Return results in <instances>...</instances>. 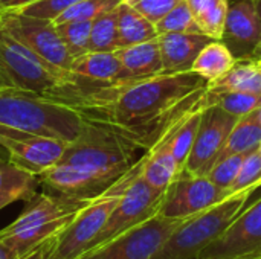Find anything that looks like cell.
<instances>
[{"label":"cell","mask_w":261,"mask_h":259,"mask_svg":"<svg viewBox=\"0 0 261 259\" xmlns=\"http://www.w3.org/2000/svg\"><path fill=\"white\" fill-rule=\"evenodd\" d=\"M144 154L145 150L115 125L86 116L76 139L38 180L47 192L90 200L116 183Z\"/></svg>","instance_id":"6da1fadb"},{"label":"cell","mask_w":261,"mask_h":259,"mask_svg":"<svg viewBox=\"0 0 261 259\" xmlns=\"http://www.w3.org/2000/svg\"><path fill=\"white\" fill-rule=\"evenodd\" d=\"M0 66L12 85L69 105L86 113L98 92L73 73L63 72L46 63L35 52L15 40L0 24Z\"/></svg>","instance_id":"7a4b0ae2"},{"label":"cell","mask_w":261,"mask_h":259,"mask_svg":"<svg viewBox=\"0 0 261 259\" xmlns=\"http://www.w3.org/2000/svg\"><path fill=\"white\" fill-rule=\"evenodd\" d=\"M84 119L73 105L15 87L0 90V125L69 143L80 134Z\"/></svg>","instance_id":"3957f363"},{"label":"cell","mask_w":261,"mask_h":259,"mask_svg":"<svg viewBox=\"0 0 261 259\" xmlns=\"http://www.w3.org/2000/svg\"><path fill=\"white\" fill-rule=\"evenodd\" d=\"M87 202L47 191L35 194L18 218L0 231V241L21 256L60 234Z\"/></svg>","instance_id":"277c9868"},{"label":"cell","mask_w":261,"mask_h":259,"mask_svg":"<svg viewBox=\"0 0 261 259\" xmlns=\"http://www.w3.org/2000/svg\"><path fill=\"white\" fill-rule=\"evenodd\" d=\"M255 189L232 194L220 203L188 217L167 238L153 259H197L246 208Z\"/></svg>","instance_id":"5b68a950"},{"label":"cell","mask_w":261,"mask_h":259,"mask_svg":"<svg viewBox=\"0 0 261 259\" xmlns=\"http://www.w3.org/2000/svg\"><path fill=\"white\" fill-rule=\"evenodd\" d=\"M141 159L106 192L90 198L72 221L54 237L46 259H75L87 250L119 203L132 179L141 171Z\"/></svg>","instance_id":"8992f818"},{"label":"cell","mask_w":261,"mask_h":259,"mask_svg":"<svg viewBox=\"0 0 261 259\" xmlns=\"http://www.w3.org/2000/svg\"><path fill=\"white\" fill-rule=\"evenodd\" d=\"M184 220L187 218H168L156 214L75 259H153Z\"/></svg>","instance_id":"52a82bcc"},{"label":"cell","mask_w":261,"mask_h":259,"mask_svg":"<svg viewBox=\"0 0 261 259\" xmlns=\"http://www.w3.org/2000/svg\"><path fill=\"white\" fill-rule=\"evenodd\" d=\"M0 24L46 63L70 73L73 58L66 49L52 20L32 17L17 9H0Z\"/></svg>","instance_id":"ba28073f"},{"label":"cell","mask_w":261,"mask_h":259,"mask_svg":"<svg viewBox=\"0 0 261 259\" xmlns=\"http://www.w3.org/2000/svg\"><path fill=\"white\" fill-rule=\"evenodd\" d=\"M162 197H164V192L150 186L145 182V179L141 176V171H139L132 179L128 186L125 188L119 203L110 214V217H109L107 223L104 224V227L101 229V232L90 243L87 250L102 246L104 243L113 240L115 237L124 234L125 231H128V229L141 224L142 221L148 220L150 217L156 215L159 212Z\"/></svg>","instance_id":"9c48e42d"},{"label":"cell","mask_w":261,"mask_h":259,"mask_svg":"<svg viewBox=\"0 0 261 259\" xmlns=\"http://www.w3.org/2000/svg\"><path fill=\"white\" fill-rule=\"evenodd\" d=\"M239 119L240 118L222 110L220 107H206L202 111L199 130L182 171L191 176H206L223 151Z\"/></svg>","instance_id":"30bf717a"},{"label":"cell","mask_w":261,"mask_h":259,"mask_svg":"<svg viewBox=\"0 0 261 259\" xmlns=\"http://www.w3.org/2000/svg\"><path fill=\"white\" fill-rule=\"evenodd\" d=\"M229 197L228 191L214 185L206 176L179 172L165 189L159 212L168 218H188Z\"/></svg>","instance_id":"8fae6325"},{"label":"cell","mask_w":261,"mask_h":259,"mask_svg":"<svg viewBox=\"0 0 261 259\" xmlns=\"http://www.w3.org/2000/svg\"><path fill=\"white\" fill-rule=\"evenodd\" d=\"M66 142L0 125V151L12 163L40 176L54 166L66 150Z\"/></svg>","instance_id":"7c38bea8"},{"label":"cell","mask_w":261,"mask_h":259,"mask_svg":"<svg viewBox=\"0 0 261 259\" xmlns=\"http://www.w3.org/2000/svg\"><path fill=\"white\" fill-rule=\"evenodd\" d=\"M261 253V198L245 208L197 259H234Z\"/></svg>","instance_id":"4fadbf2b"},{"label":"cell","mask_w":261,"mask_h":259,"mask_svg":"<svg viewBox=\"0 0 261 259\" xmlns=\"http://www.w3.org/2000/svg\"><path fill=\"white\" fill-rule=\"evenodd\" d=\"M261 40V23L254 0H228V14L220 41L234 58L254 60Z\"/></svg>","instance_id":"5bb4252c"},{"label":"cell","mask_w":261,"mask_h":259,"mask_svg":"<svg viewBox=\"0 0 261 259\" xmlns=\"http://www.w3.org/2000/svg\"><path fill=\"white\" fill-rule=\"evenodd\" d=\"M70 73L99 89L135 82L127 76V72L115 50L113 52L89 50L73 58L70 66Z\"/></svg>","instance_id":"9a60e30c"},{"label":"cell","mask_w":261,"mask_h":259,"mask_svg":"<svg viewBox=\"0 0 261 259\" xmlns=\"http://www.w3.org/2000/svg\"><path fill=\"white\" fill-rule=\"evenodd\" d=\"M213 40L205 34L168 32L158 35L159 50L162 56L164 73L188 72L193 67L200 50Z\"/></svg>","instance_id":"2e32d148"},{"label":"cell","mask_w":261,"mask_h":259,"mask_svg":"<svg viewBox=\"0 0 261 259\" xmlns=\"http://www.w3.org/2000/svg\"><path fill=\"white\" fill-rule=\"evenodd\" d=\"M184 121H180L170 131H167L162 136V139L153 148H150L141 159L142 160L141 176L145 179V182L150 186H153L158 191L165 192V189L179 174V166L171 150V136Z\"/></svg>","instance_id":"e0dca14e"},{"label":"cell","mask_w":261,"mask_h":259,"mask_svg":"<svg viewBox=\"0 0 261 259\" xmlns=\"http://www.w3.org/2000/svg\"><path fill=\"white\" fill-rule=\"evenodd\" d=\"M115 52L132 81H141L164 73L158 38L119 47Z\"/></svg>","instance_id":"ac0fdd59"},{"label":"cell","mask_w":261,"mask_h":259,"mask_svg":"<svg viewBox=\"0 0 261 259\" xmlns=\"http://www.w3.org/2000/svg\"><path fill=\"white\" fill-rule=\"evenodd\" d=\"M38 185V176L8 159H0V209L14 202H29Z\"/></svg>","instance_id":"d6986e66"},{"label":"cell","mask_w":261,"mask_h":259,"mask_svg":"<svg viewBox=\"0 0 261 259\" xmlns=\"http://www.w3.org/2000/svg\"><path fill=\"white\" fill-rule=\"evenodd\" d=\"M208 89L216 92H243L261 95V72L255 60H239L220 78L210 82Z\"/></svg>","instance_id":"ffe728a7"},{"label":"cell","mask_w":261,"mask_h":259,"mask_svg":"<svg viewBox=\"0 0 261 259\" xmlns=\"http://www.w3.org/2000/svg\"><path fill=\"white\" fill-rule=\"evenodd\" d=\"M154 23L139 14L128 3L121 2L118 6V43L119 47L133 46L138 43L158 38ZM118 47V49H119Z\"/></svg>","instance_id":"44dd1931"},{"label":"cell","mask_w":261,"mask_h":259,"mask_svg":"<svg viewBox=\"0 0 261 259\" xmlns=\"http://www.w3.org/2000/svg\"><path fill=\"white\" fill-rule=\"evenodd\" d=\"M190 11L194 15L197 26L202 34L211 37L216 41H220L226 14H228V0H185Z\"/></svg>","instance_id":"7402d4cb"},{"label":"cell","mask_w":261,"mask_h":259,"mask_svg":"<svg viewBox=\"0 0 261 259\" xmlns=\"http://www.w3.org/2000/svg\"><path fill=\"white\" fill-rule=\"evenodd\" d=\"M236 61L237 60L234 55L222 41H211L200 50L191 70L199 73L208 82H213L225 75L236 64Z\"/></svg>","instance_id":"603a6c76"},{"label":"cell","mask_w":261,"mask_h":259,"mask_svg":"<svg viewBox=\"0 0 261 259\" xmlns=\"http://www.w3.org/2000/svg\"><path fill=\"white\" fill-rule=\"evenodd\" d=\"M261 142V124L255 118V110L243 118L239 119V122L236 124V127L232 128L226 145L223 148V151L220 153L219 160L232 156V154H248L254 150L258 148Z\"/></svg>","instance_id":"cb8c5ba5"},{"label":"cell","mask_w":261,"mask_h":259,"mask_svg":"<svg viewBox=\"0 0 261 259\" xmlns=\"http://www.w3.org/2000/svg\"><path fill=\"white\" fill-rule=\"evenodd\" d=\"M205 102L206 107L216 105L237 118H243L260 107L261 95L243 93V92H216L206 89Z\"/></svg>","instance_id":"d4e9b609"},{"label":"cell","mask_w":261,"mask_h":259,"mask_svg":"<svg viewBox=\"0 0 261 259\" xmlns=\"http://www.w3.org/2000/svg\"><path fill=\"white\" fill-rule=\"evenodd\" d=\"M118 6L92 20L90 50L113 52L119 47V43H118Z\"/></svg>","instance_id":"484cf974"},{"label":"cell","mask_w":261,"mask_h":259,"mask_svg":"<svg viewBox=\"0 0 261 259\" xmlns=\"http://www.w3.org/2000/svg\"><path fill=\"white\" fill-rule=\"evenodd\" d=\"M55 26L72 58H76L90 50L92 20H73L58 23Z\"/></svg>","instance_id":"4316f807"},{"label":"cell","mask_w":261,"mask_h":259,"mask_svg":"<svg viewBox=\"0 0 261 259\" xmlns=\"http://www.w3.org/2000/svg\"><path fill=\"white\" fill-rule=\"evenodd\" d=\"M203 110H197L191 116H188L176 128V131L171 136V150H173V156H174V159L177 162L179 172L184 169L185 162L188 159V154H190V151L193 148V143H194L197 130H199V124H200V118H202Z\"/></svg>","instance_id":"83f0119b"},{"label":"cell","mask_w":261,"mask_h":259,"mask_svg":"<svg viewBox=\"0 0 261 259\" xmlns=\"http://www.w3.org/2000/svg\"><path fill=\"white\" fill-rule=\"evenodd\" d=\"M158 34H168V32H188V34H202L200 27L197 26L193 12L190 11L187 2H180L176 5L168 14H165L156 24Z\"/></svg>","instance_id":"f1b7e54d"},{"label":"cell","mask_w":261,"mask_h":259,"mask_svg":"<svg viewBox=\"0 0 261 259\" xmlns=\"http://www.w3.org/2000/svg\"><path fill=\"white\" fill-rule=\"evenodd\" d=\"M121 0H81L66 9L63 14H60L54 21V24L64 23V21H73V20H93L98 15L115 9Z\"/></svg>","instance_id":"f546056e"},{"label":"cell","mask_w":261,"mask_h":259,"mask_svg":"<svg viewBox=\"0 0 261 259\" xmlns=\"http://www.w3.org/2000/svg\"><path fill=\"white\" fill-rule=\"evenodd\" d=\"M261 186V154L257 150L251 151L245 160H243V165L234 180V183L231 185L229 188V195L232 194H237V192H242L245 189H257Z\"/></svg>","instance_id":"4dcf8cb0"},{"label":"cell","mask_w":261,"mask_h":259,"mask_svg":"<svg viewBox=\"0 0 261 259\" xmlns=\"http://www.w3.org/2000/svg\"><path fill=\"white\" fill-rule=\"evenodd\" d=\"M248 154H245V153L232 154V156H228V157L216 162L214 166L211 168V171L206 174V177L214 185H217L219 188H222L225 191H229V188L234 183V180H236V177H237V174H239V171H240V168L243 165V160H245V157Z\"/></svg>","instance_id":"1f68e13d"},{"label":"cell","mask_w":261,"mask_h":259,"mask_svg":"<svg viewBox=\"0 0 261 259\" xmlns=\"http://www.w3.org/2000/svg\"><path fill=\"white\" fill-rule=\"evenodd\" d=\"M78 2H81V0H37L26 6L17 8V11L32 15V17L55 20L60 14H63L66 9H69L70 6H73Z\"/></svg>","instance_id":"d6a6232c"},{"label":"cell","mask_w":261,"mask_h":259,"mask_svg":"<svg viewBox=\"0 0 261 259\" xmlns=\"http://www.w3.org/2000/svg\"><path fill=\"white\" fill-rule=\"evenodd\" d=\"M180 2L184 0H125V3H128L154 24Z\"/></svg>","instance_id":"836d02e7"},{"label":"cell","mask_w":261,"mask_h":259,"mask_svg":"<svg viewBox=\"0 0 261 259\" xmlns=\"http://www.w3.org/2000/svg\"><path fill=\"white\" fill-rule=\"evenodd\" d=\"M52 240H54V237L52 238H47L46 241L40 243L38 246H35L34 249H31L29 252L23 253L21 256H18L17 259H46L47 250H49V247L52 244Z\"/></svg>","instance_id":"e575fe53"},{"label":"cell","mask_w":261,"mask_h":259,"mask_svg":"<svg viewBox=\"0 0 261 259\" xmlns=\"http://www.w3.org/2000/svg\"><path fill=\"white\" fill-rule=\"evenodd\" d=\"M37 0H0V9H17Z\"/></svg>","instance_id":"d590c367"},{"label":"cell","mask_w":261,"mask_h":259,"mask_svg":"<svg viewBox=\"0 0 261 259\" xmlns=\"http://www.w3.org/2000/svg\"><path fill=\"white\" fill-rule=\"evenodd\" d=\"M20 256L15 250H12L9 246L0 241V259H17Z\"/></svg>","instance_id":"8d00e7d4"},{"label":"cell","mask_w":261,"mask_h":259,"mask_svg":"<svg viewBox=\"0 0 261 259\" xmlns=\"http://www.w3.org/2000/svg\"><path fill=\"white\" fill-rule=\"evenodd\" d=\"M11 87H14V85H12L9 76L6 75V72H5V70L2 69V66H0V90H3V89H11Z\"/></svg>","instance_id":"74e56055"},{"label":"cell","mask_w":261,"mask_h":259,"mask_svg":"<svg viewBox=\"0 0 261 259\" xmlns=\"http://www.w3.org/2000/svg\"><path fill=\"white\" fill-rule=\"evenodd\" d=\"M254 5H255V11H257V15H258L261 23V0H254ZM254 60H261V40L260 44H258V49H257V52H255Z\"/></svg>","instance_id":"f35d334b"},{"label":"cell","mask_w":261,"mask_h":259,"mask_svg":"<svg viewBox=\"0 0 261 259\" xmlns=\"http://www.w3.org/2000/svg\"><path fill=\"white\" fill-rule=\"evenodd\" d=\"M255 118H257V121L261 124V105L255 110Z\"/></svg>","instance_id":"ab89813d"},{"label":"cell","mask_w":261,"mask_h":259,"mask_svg":"<svg viewBox=\"0 0 261 259\" xmlns=\"http://www.w3.org/2000/svg\"><path fill=\"white\" fill-rule=\"evenodd\" d=\"M249 258H251V259H261V253H258V255H249Z\"/></svg>","instance_id":"60d3db41"},{"label":"cell","mask_w":261,"mask_h":259,"mask_svg":"<svg viewBox=\"0 0 261 259\" xmlns=\"http://www.w3.org/2000/svg\"><path fill=\"white\" fill-rule=\"evenodd\" d=\"M255 63H257V66H258V69H260L261 72V60H255Z\"/></svg>","instance_id":"b9f144b4"},{"label":"cell","mask_w":261,"mask_h":259,"mask_svg":"<svg viewBox=\"0 0 261 259\" xmlns=\"http://www.w3.org/2000/svg\"><path fill=\"white\" fill-rule=\"evenodd\" d=\"M234 259H251L249 256H242V258H234Z\"/></svg>","instance_id":"7bdbcfd3"},{"label":"cell","mask_w":261,"mask_h":259,"mask_svg":"<svg viewBox=\"0 0 261 259\" xmlns=\"http://www.w3.org/2000/svg\"><path fill=\"white\" fill-rule=\"evenodd\" d=\"M258 151H260V154H261V142H260V145H258Z\"/></svg>","instance_id":"ee69618b"},{"label":"cell","mask_w":261,"mask_h":259,"mask_svg":"<svg viewBox=\"0 0 261 259\" xmlns=\"http://www.w3.org/2000/svg\"><path fill=\"white\" fill-rule=\"evenodd\" d=\"M121 2H125V0H121Z\"/></svg>","instance_id":"f6af8a7d"}]
</instances>
